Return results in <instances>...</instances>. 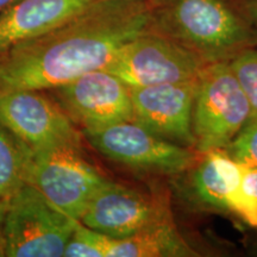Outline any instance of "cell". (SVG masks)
Listing matches in <instances>:
<instances>
[{"label": "cell", "instance_id": "obj_1", "mask_svg": "<svg viewBox=\"0 0 257 257\" xmlns=\"http://www.w3.org/2000/svg\"><path fill=\"white\" fill-rule=\"evenodd\" d=\"M153 0H96L53 30L0 53V91L55 89L102 69L152 29Z\"/></svg>", "mask_w": 257, "mask_h": 257}, {"label": "cell", "instance_id": "obj_2", "mask_svg": "<svg viewBox=\"0 0 257 257\" xmlns=\"http://www.w3.org/2000/svg\"><path fill=\"white\" fill-rule=\"evenodd\" d=\"M152 31L172 38L205 62H230L257 47V29L225 0H169L157 5Z\"/></svg>", "mask_w": 257, "mask_h": 257}, {"label": "cell", "instance_id": "obj_3", "mask_svg": "<svg viewBox=\"0 0 257 257\" xmlns=\"http://www.w3.org/2000/svg\"><path fill=\"white\" fill-rule=\"evenodd\" d=\"M250 119V105L229 62L210 63L197 83L193 106L194 150H224Z\"/></svg>", "mask_w": 257, "mask_h": 257}, {"label": "cell", "instance_id": "obj_4", "mask_svg": "<svg viewBox=\"0 0 257 257\" xmlns=\"http://www.w3.org/2000/svg\"><path fill=\"white\" fill-rule=\"evenodd\" d=\"M78 223L27 184L9 202L3 224L2 256H63Z\"/></svg>", "mask_w": 257, "mask_h": 257}, {"label": "cell", "instance_id": "obj_5", "mask_svg": "<svg viewBox=\"0 0 257 257\" xmlns=\"http://www.w3.org/2000/svg\"><path fill=\"white\" fill-rule=\"evenodd\" d=\"M107 179L80 154V147L29 148L27 184L74 220H81Z\"/></svg>", "mask_w": 257, "mask_h": 257}, {"label": "cell", "instance_id": "obj_6", "mask_svg": "<svg viewBox=\"0 0 257 257\" xmlns=\"http://www.w3.org/2000/svg\"><path fill=\"white\" fill-rule=\"evenodd\" d=\"M207 64L178 42L149 30L125 44L104 69L140 88L195 81Z\"/></svg>", "mask_w": 257, "mask_h": 257}, {"label": "cell", "instance_id": "obj_7", "mask_svg": "<svg viewBox=\"0 0 257 257\" xmlns=\"http://www.w3.org/2000/svg\"><path fill=\"white\" fill-rule=\"evenodd\" d=\"M89 144L108 160L150 174L174 176L194 165L200 154L163 140L134 120L83 130Z\"/></svg>", "mask_w": 257, "mask_h": 257}, {"label": "cell", "instance_id": "obj_8", "mask_svg": "<svg viewBox=\"0 0 257 257\" xmlns=\"http://www.w3.org/2000/svg\"><path fill=\"white\" fill-rule=\"evenodd\" d=\"M173 193L193 213L236 217L242 208V166L224 150L200 154L194 165L172 178Z\"/></svg>", "mask_w": 257, "mask_h": 257}, {"label": "cell", "instance_id": "obj_9", "mask_svg": "<svg viewBox=\"0 0 257 257\" xmlns=\"http://www.w3.org/2000/svg\"><path fill=\"white\" fill-rule=\"evenodd\" d=\"M0 124L34 150L81 144L67 112L34 89L0 91Z\"/></svg>", "mask_w": 257, "mask_h": 257}, {"label": "cell", "instance_id": "obj_10", "mask_svg": "<svg viewBox=\"0 0 257 257\" xmlns=\"http://www.w3.org/2000/svg\"><path fill=\"white\" fill-rule=\"evenodd\" d=\"M172 218L169 201L163 195L147 194L107 180L80 221L111 238H125Z\"/></svg>", "mask_w": 257, "mask_h": 257}, {"label": "cell", "instance_id": "obj_11", "mask_svg": "<svg viewBox=\"0 0 257 257\" xmlns=\"http://www.w3.org/2000/svg\"><path fill=\"white\" fill-rule=\"evenodd\" d=\"M55 91L63 110L83 130L134 120L131 87L104 68L83 74Z\"/></svg>", "mask_w": 257, "mask_h": 257}, {"label": "cell", "instance_id": "obj_12", "mask_svg": "<svg viewBox=\"0 0 257 257\" xmlns=\"http://www.w3.org/2000/svg\"><path fill=\"white\" fill-rule=\"evenodd\" d=\"M195 81L131 88L134 121L178 146L194 149L193 106Z\"/></svg>", "mask_w": 257, "mask_h": 257}, {"label": "cell", "instance_id": "obj_13", "mask_svg": "<svg viewBox=\"0 0 257 257\" xmlns=\"http://www.w3.org/2000/svg\"><path fill=\"white\" fill-rule=\"evenodd\" d=\"M95 2L18 0L0 16V53L53 30Z\"/></svg>", "mask_w": 257, "mask_h": 257}, {"label": "cell", "instance_id": "obj_14", "mask_svg": "<svg viewBox=\"0 0 257 257\" xmlns=\"http://www.w3.org/2000/svg\"><path fill=\"white\" fill-rule=\"evenodd\" d=\"M199 252L178 230L174 219L147 227L125 238L106 236L105 257H194Z\"/></svg>", "mask_w": 257, "mask_h": 257}, {"label": "cell", "instance_id": "obj_15", "mask_svg": "<svg viewBox=\"0 0 257 257\" xmlns=\"http://www.w3.org/2000/svg\"><path fill=\"white\" fill-rule=\"evenodd\" d=\"M29 147L0 124V201L9 204L27 185Z\"/></svg>", "mask_w": 257, "mask_h": 257}, {"label": "cell", "instance_id": "obj_16", "mask_svg": "<svg viewBox=\"0 0 257 257\" xmlns=\"http://www.w3.org/2000/svg\"><path fill=\"white\" fill-rule=\"evenodd\" d=\"M250 105V119L257 120V47L244 50L229 62Z\"/></svg>", "mask_w": 257, "mask_h": 257}, {"label": "cell", "instance_id": "obj_17", "mask_svg": "<svg viewBox=\"0 0 257 257\" xmlns=\"http://www.w3.org/2000/svg\"><path fill=\"white\" fill-rule=\"evenodd\" d=\"M105 234L96 232L79 221L67 243L63 256L105 257Z\"/></svg>", "mask_w": 257, "mask_h": 257}, {"label": "cell", "instance_id": "obj_18", "mask_svg": "<svg viewBox=\"0 0 257 257\" xmlns=\"http://www.w3.org/2000/svg\"><path fill=\"white\" fill-rule=\"evenodd\" d=\"M224 152L239 165L257 167V120H249Z\"/></svg>", "mask_w": 257, "mask_h": 257}, {"label": "cell", "instance_id": "obj_19", "mask_svg": "<svg viewBox=\"0 0 257 257\" xmlns=\"http://www.w3.org/2000/svg\"><path fill=\"white\" fill-rule=\"evenodd\" d=\"M240 188L242 208L239 220L250 227L257 229V167L242 166Z\"/></svg>", "mask_w": 257, "mask_h": 257}, {"label": "cell", "instance_id": "obj_20", "mask_svg": "<svg viewBox=\"0 0 257 257\" xmlns=\"http://www.w3.org/2000/svg\"><path fill=\"white\" fill-rule=\"evenodd\" d=\"M236 8L252 27L257 29V0H237Z\"/></svg>", "mask_w": 257, "mask_h": 257}, {"label": "cell", "instance_id": "obj_21", "mask_svg": "<svg viewBox=\"0 0 257 257\" xmlns=\"http://www.w3.org/2000/svg\"><path fill=\"white\" fill-rule=\"evenodd\" d=\"M9 204L0 201V256H2V232H3V224H4L6 210H8Z\"/></svg>", "mask_w": 257, "mask_h": 257}, {"label": "cell", "instance_id": "obj_22", "mask_svg": "<svg viewBox=\"0 0 257 257\" xmlns=\"http://www.w3.org/2000/svg\"><path fill=\"white\" fill-rule=\"evenodd\" d=\"M17 2L18 0H0V16L5 14V12Z\"/></svg>", "mask_w": 257, "mask_h": 257}]
</instances>
